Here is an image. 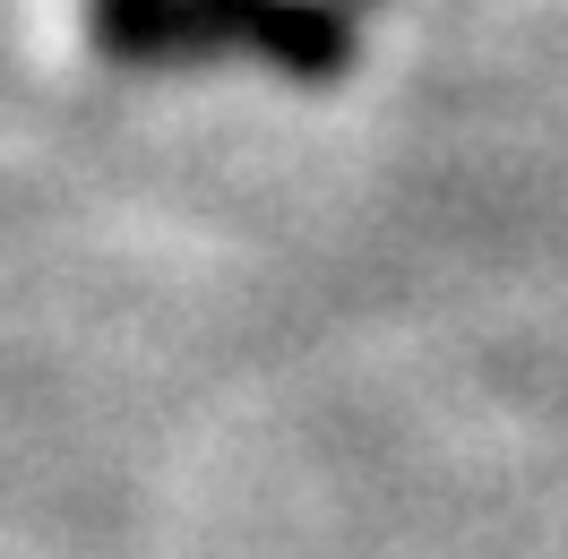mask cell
Instances as JSON below:
<instances>
[{"mask_svg":"<svg viewBox=\"0 0 568 559\" xmlns=\"http://www.w3.org/2000/svg\"><path fill=\"white\" fill-rule=\"evenodd\" d=\"M87 35L112 61H199V52H276L293 70L336 61V18L302 0H87Z\"/></svg>","mask_w":568,"mask_h":559,"instance_id":"obj_1","label":"cell"}]
</instances>
